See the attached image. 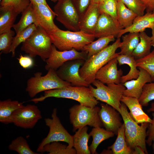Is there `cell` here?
Wrapping results in <instances>:
<instances>
[{
    "label": "cell",
    "instance_id": "1",
    "mask_svg": "<svg viewBox=\"0 0 154 154\" xmlns=\"http://www.w3.org/2000/svg\"><path fill=\"white\" fill-rule=\"evenodd\" d=\"M121 43L120 38H117L112 44L108 45L101 51L87 58L80 69V76L89 84H92L96 80L97 71L119 54L116 52L119 48Z\"/></svg>",
    "mask_w": 154,
    "mask_h": 154
},
{
    "label": "cell",
    "instance_id": "2",
    "mask_svg": "<svg viewBox=\"0 0 154 154\" xmlns=\"http://www.w3.org/2000/svg\"><path fill=\"white\" fill-rule=\"evenodd\" d=\"M50 97L71 99L78 102L81 105L90 107H94L99 103L89 87L72 85L45 91L42 96L32 98L30 101L36 104Z\"/></svg>",
    "mask_w": 154,
    "mask_h": 154
},
{
    "label": "cell",
    "instance_id": "3",
    "mask_svg": "<svg viewBox=\"0 0 154 154\" xmlns=\"http://www.w3.org/2000/svg\"><path fill=\"white\" fill-rule=\"evenodd\" d=\"M120 109L119 113L123 120L125 140L128 146L133 150L136 147L139 146L145 154H148L146 138L149 123H143L139 125L131 116L127 106L122 102Z\"/></svg>",
    "mask_w": 154,
    "mask_h": 154
},
{
    "label": "cell",
    "instance_id": "4",
    "mask_svg": "<svg viewBox=\"0 0 154 154\" xmlns=\"http://www.w3.org/2000/svg\"><path fill=\"white\" fill-rule=\"evenodd\" d=\"M49 34L52 44L60 51L73 49L82 51L86 45L94 41L95 38L94 35L81 31H64L60 29Z\"/></svg>",
    "mask_w": 154,
    "mask_h": 154
},
{
    "label": "cell",
    "instance_id": "5",
    "mask_svg": "<svg viewBox=\"0 0 154 154\" xmlns=\"http://www.w3.org/2000/svg\"><path fill=\"white\" fill-rule=\"evenodd\" d=\"M47 73L42 76L41 72L35 73L27 80L26 91L31 98L42 92L63 88L71 85V84L62 79L56 71L48 70Z\"/></svg>",
    "mask_w": 154,
    "mask_h": 154
},
{
    "label": "cell",
    "instance_id": "6",
    "mask_svg": "<svg viewBox=\"0 0 154 154\" xmlns=\"http://www.w3.org/2000/svg\"><path fill=\"white\" fill-rule=\"evenodd\" d=\"M52 43L49 34L39 26L22 43L21 50L32 58L39 56L45 61L51 52Z\"/></svg>",
    "mask_w": 154,
    "mask_h": 154
},
{
    "label": "cell",
    "instance_id": "7",
    "mask_svg": "<svg viewBox=\"0 0 154 154\" xmlns=\"http://www.w3.org/2000/svg\"><path fill=\"white\" fill-rule=\"evenodd\" d=\"M89 86L92 94L98 100L111 106L119 112L121 105V99L125 88L123 84H111L106 85L99 80H95Z\"/></svg>",
    "mask_w": 154,
    "mask_h": 154
},
{
    "label": "cell",
    "instance_id": "8",
    "mask_svg": "<svg viewBox=\"0 0 154 154\" xmlns=\"http://www.w3.org/2000/svg\"><path fill=\"white\" fill-rule=\"evenodd\" d=\"M100 108L96 106L90 107L80 104L71 107L69 112L73 131L87 125L93 127L103 126L98 114Z\"/></svg>",
    "mask_w": 154,
    "mask_h": 154
},
{
    "label": "cell",
    "instance_id": "9",
    "mask_svg": "<svg viewBox=\"0 0 154 154\" xmlns=\"http://www.w3.org/2000/svg\"><path fill=\"white\" fill-rule=\"evenodd\" d=\"M46 125L49 128L47 136L39 144L37 149L40 153L43 147L46 144L54 142L62 141L66 142L70 148H73V136L70 135L62 124L57 115V110H53L51 118L44 119Z\"/></svg>",
    "mask_w": 154,
    "mask_h": 154
},
{
    "label": "cell",
    "instance_id": "10",
    "mask_svg": "<svg viewBox=\"0 0 154 154\" xmlns=\"http://www.w3.org/2000/svg\"><path fill=\"white\" fill-rule=\"evenodd\" d=\"M56 20L68 30H80L79 15L71 0H59L54 7Z\"/></svg>",
    "mask_w": 154,
    "mask_h": 154
},
{
    "label": "cell",
    "instance_id": "11",
    "mask_svg": "<svg viewBox=\"0 0 154 154\" xmlns=\"http://www.w3.org/2000/svg\"><path fill=\"white\" fill-rule=\"evenodd\" d=\"M87 56L86 52L83 51H79L74 49L64 51L58 50L52 44L51 53L45 61V68L47 71L50 69L56 71L68 61L79 59L86 60Z\"/></svg>",
    "mask_w": 154,
    "mask_h": 154
},
{
    "label": "cell",
    "instance_id": "12",
    "mask_svg": "<svg viewBox=\"0 0 154 154\" xmlns=\"http://www.w3.org/2000/svg\"><path fill=\"white\" fill-rule=\"evenodd\" d=\"M85 60L79 59L68 61L56 71V73L62 79L70 83L72 86L89 87L90 84L80 76L79 73L80 69Z\"/></svg>",
    "mask_w": 154,
    "mask_h": 154
},
{
    "label": "cell",
    "instance_id": "13",
    "mask_svg": "<svg viewBox=\"0 0 154 154\" xmlns=\"http://www.w3.org/2000/svg\"><path fill=\"white\" fill-rule=\"evenodd\" d=\"M42 118L41 112L34 105L23 106L14 113L13 123L17 126L24 129H31Z\"/></svg>",
    "mask_w": 154,
    "mask_h": 154
},
{
    "label": "cell",
    "instance_id": "14",
    "mask_svg": "<svg viewBox=\"0 0 154 154\" xmlns=\"http://www.w3.org/2000/svg\"><path fill=\"white\" fill-rule=\"evenodd\" d=\"M33 5L37 26H40L48 34L59 29L54 22L56 14L48 5L43 4Z\"/></svg>",
    "mask_w": 154,
    "mask_h": 154
},
{
    "label": "cell",
    "instance_id": "15",
    "mask_svg": "<svg viewBox=\"0 0 154 154\" xmlns=\"http://www.w3.org/2000/svg\"><path fill=\"white\" fill-rule=\"evenodd\" d=\"M123 28L117 20L104 13H101L94 33L95 38L113 36L117 37Z\"/></svg>",
    "mask_w": 154,
    "mask_h": 154
},
{
    "label": "cell",
    "instance_id": "16",
    "mask_svg": "<svg viewBox=\"0 0 154 154\" xmlns=\"http://www.w3.org/2000/svg\"><path fill=\"white\" fill-rule=\"evenodd\" d=\"M98 114L103 126L106 130L117 135V131L123 123L120 113L111 106L101 103Z\"/></svg>",
    "mask_w": 154,
    "mask_h": 154
},
{
    "label": "cell",
    "instance_id": "17",
    "mask_svg": "<svg viewBox=\"0 0 154 154\" xmlns=\"http://www.w3.org/2000/svg\"><path fill=\"white\" fill-rule=\"evenodd\" d=\"M118 64L117 57L111 60L97 71L96 80L106 84L121 83L123 71L121 69H118Z\"/></svg>",
    "mask_w": 154,
    "mask_h": 154
},
{
    "label": "cell",
    "instance_id": "18",
    "mask_svg": "<svg viewBox=\"0 0 154 154\" xmlns=\"http://www.w3.org/2000/svg\"><path fill=\"white\" fill-rule=\"evenodd\" d=\"M138 68L140 72L137 78L127 81L122 84L125 88L123 96L139 99L145 85L152 82L150 75L146 71L141 68Z\"/></svg>",
    "mask_w": 154,
    "mask_h": 154
},
{
    "label": "cell",
    "instance_id": "19",
    "mask_svg": "<svg viewBox=\"0 0 154 154\" xmlns=\"http://www.w3.org/2000/svg\"><path fill=\"white\" fill-rule=\"evenodd\" d=\"M100 14L99 5L91 3L80 17L79 22L80 30L87 33L94 35Z\"/></svg>",
    "mask_w": 154,
    "mask_h": 154
},
{
    "label": "cell",
    "instance_id": "20",
    "mask_svg": "<svg viewBox=\"0 0 154 154\" xmlns=\"http://www.w3.org/2000/svg\"><path fill=\"white\" fill-rule=\"evenodd\" d=\"M121 102L128 108L131 116L138 124L152 122V119L143 110L139 99L123 95Z\"/></svg>",
    "mask_w": 154,
    "mask_h": 154
},
{
    "label": "cell",
    "instance_id": "21",
    "mask_svg": "<svg viewBox=\"0 0 154 154\" xmlns=\"http://www.w3.org/2000/svg\"><path fill=\"white\" fill-rule=\"evenodd\" d=\"M154 26V13L146 12L141 16H137L130 27L121 30L117 37L120 38L127 33L144 31L147 28L152 29Z\"/></svg>",
    "mask_w": 154,
    "mask_h": 154
},
{
    "label": "cell",
    "instance_id": "22",
    "mask_svg": "<svg viewBox=\"0 0 154 154\" xmlns=\"http://www.w3.org/2000/svg\"><path fill=\"white\" fill-rule=\"evenodd\" d=\"M23 103L10 99L0 101V121L5 124L13 123V115L17 109L22 107Z\"/></svg>",
    "mask_w": 154,
    "mask_h": 154
},
{
    "label": "cell",
    "instance_id": "23",
    "mask_svg": "<svg viewBox=\"0 0 154 154\" xmlns=\"http://www.w3.org/2000/svg\"><path fill=\"white\" fill-rule=\"evenodd\" d=\"M0 12L1 34L11 30L19 14L13 6L10 5L0 6Z\"/></svg>",
    "mask_w": 154,
    "mask_h": 154
},
{
    "label": "cell",
    "instance_id": "24",
    "mask_svg": "<svg viewBox=\"0 0 154 154\" xmlns=\"http://www.w3.org/2000/svg\"><path fill=\"white\" fill-rule=\"evenodd\" d=\"M119 66L126 64L130 68L128 73L123 75L121 79L120 83L123 84L127 81L137 78L139 76L140 70L137 66L136 59L132 55L119 54L117 56Z\"/></svg>",
    "mask_w": 154,
    "mask_h": 154
},
{
    "label": "cell",
    "instance_id": "25",
    "mask_svg": "<svg viewBox=\"0 0 154 154\" xmlns=\"http://www.w3.org/2000/svg\"><path fill=\"white\" fill-rule=\"evenodd\" d=\"M86 126L77 130L73 135V147L77 154H90L88 143L90 135L87 133Z\"/></svg>",
    "mask_w": 154,
    "mask_h": 154
},
{
    "label": "cell",
    "instance_id": "26",
    "mask_svg": "<svg viewBox=\"0 0 154 154\" xmlns=\"http://www.w3.org/2000/svg\"><path fill=\"white\" fill-rule=\"evenodd\" d=\"M117 137L114 143L108 149L113 154H133V150L128 145L125 135L124 125L123 123L118 129Z\"/></svg>",
    "mask_w": 154,
    "mask_h": 154
},
{
    "label": "cell",
    "instance_id": "27",
    "mask_svg": "<svg viewBox=\"0 0 154 154\" xmlns=\"http://www.w3.org/2000/svg\"><path fill=\"white\" fill-rule=\"evenodd\" d=\"M92 138L91 145L89 147L91 153L97 154L96 149L102 141L113 137L115 133L113 132L106 130L102 127H94L89 133Z\"/></svg>",
    "mask_w": 154,
    "mask_h": 154
},
{
    "label": "cell",
    "instance_id": "28",
    "mask_svg": "<svg viewBox=\"0 0 154 154\" xmlns=\"http://www.w3.org/2000/svg\"><path fill=\"white\" fill-rule=\"evenodd\" d=\"M117 20L123 28H126L132 24L137 15L127 7L121 0H118L117 7Z\"/></svg>",
    "mask_w": 154,
    "mask_h": 154
},
{
    "label": "cell",
    "instance_id": "29",
    "mask_svg": "<svg viewBox=\"0 0 154 154\" xmlns=\"http://www.w3.org/2000/svg\"><path fill=\"white\" fill-rule=\"evenodd\" d=\"M19 21L15 24L13 28L17 34L31 24L37 25V22L33 4L30 5L22 12Z\"/></svg>",
    "mask_w": 154,
    "mask_h": 154
},
{
    "label": "cell",
    "instance_id": "30",
    "mask_svg": "<svg viewBox=\"0 0 154 154\" xmlns=\"http://www.w3.org/2000/svg\"><path fill=\"white\" fill-rule=\"evenodd\" d=\"M122 39L119 54L132 55L140 40L139 33H129L122 35Z\"/></svg>",
    "mask_w": 154,
    "mask_h": 154
},
{
    "label": "cell",
    "instance_id": "31",
    "mask_svg": "<svg viewBox=\"0 0 154 154\" xmlns=\"http://www.w3.org/2000/svg\"><path fill=\"white\" fill-rule=\"evenodd\" d=\"M115 38L113 36L99 38L96 40L86 45L82 51L87 53L88 58L105 48L111 42L115 40Z\"/></svg>",
    "mask_w": 154,
    "mask_h": 154
},
{
    "label": "cell",
    "instance_id": "32",
    "mask_svg": "<svg viewBox=\"0 0 154 154\" xmlns=\"http://www.w3.org/2000/svg\"><path fill=\"white\" fill-rule=\"evenodd\" d=\"M140 40L132 55L136 59L143 57L148 54L151 52V38L145 31L139 33Z\"/></svg>",
    "mask_w": 154,
    "mask_h": 154
},
{
    "label": "cell",
    "instance_id": "33",
    "mask_svg": "<svg viewBox=\"0 0 154 154\" xmlns=\"http://www.w3.org/2000/svg\"><path fill=\"white\" fill-rule=\"evenodd\" d=\"M37 26L35 24H33L16 34L15 36L14 37L10 51L12 53V57L15 56L16 48L21 43L26 40L33 34L36 29Z\"/></svg>",
    "mask_w": 154,
    "mask_h": 154
},
{
    "label": "cell",
    "instance_id": "34",
    "mask_svg": "<svg viewBox=\"0 0 154 154\" xmlns=\"http://www.w3.org/2000/svg\"><path fill=\"white\" fill-rule=\"evenodd\" d=\"M46 152L49 154H75V149L58 142H54L45 145L40 153Z\"/></svg>",
    "mask_w": 154,
    "mask_h": 154
},
{
    "label": "cell",
    "instance_id": "35",
    "mask_svg": "<svg viewBox=\"0 0 154 154\" xmlns=\"http://www.w3.org/2000/svg\"><path fill=\"white\" fill-rule=\"evenodd\" d=\"M8 148L19 154H39L31 149L27 140L22 136L18 137L13 140L9 145Z\"/></svg>",
    "mask_w": 154,
    "mask_h": 154
},
{
    "label": "cell",
    "instance_id": "36",
    "mask_svg": "<svg viewBox=\"0 0 154 154\" xmlns=\"http://www.w3.org/2000/svg\"><path fill=\"white\" fill-rule=\"evenodd\" d=\"M138 68H142L150 75L152 82H154V49L147 55L136 59Z\"/></svg>",
    "mask_w": 154,
    "mask_h": 154
},
{
    "label": "cell",
    "instance_id": "37",
    "mask_svg": "<svg viewBox=\"0 0 154 154\" xmlns=\"http://www.w3.org/2000/svg\"><path fill=\"white\" fill-rule=\"evenodd\" d=\"M139 99L142 106H147L151 101L154 100V82L145 85Z\"/></svg>",
    "mask_w": 154,
    "mask_h": 154
},
{
    "label": "cell",
    "instance_id": "38",
    "mask_svg": "<svg viewBox=\"0 0 154 154\" xmlns=\"http://www.w3.org/2000/svg\"><path fill=\"white\" fill-rule=\"evenodd\" d=\"M15 32L11 30L0 34V51L1 53L7 54L10 50Z\"/></svg>",
    "mask_w": 154,
    "mask_h": 154
},
{
    "label": "cell",
    "instance_id": "39",
    "mask_svg": "<svg viewBox=\"0 0 154 154\" xmlns=\"http://www.w3.org/2000/svg\"><path fill=\"white\" fill-rule=\"evenodd\" d=\"M118 0H104L99 5L101 13L107 14L117 20V7Z\"/></svg>",
    "mask_w": 154,
    "mask_h": 154
},
{
    "label": "cell",
    "instance_id": "40",
    "mask_svg": "<svg viewBox=\"0 0 154 154\" xmlns=\"http://www.w3.org/2000/svg\"><path fill=\"white\" fill-rule=\"evenodd\" d=\"M121 0L127 7L137 16L144 14L145 7L139 0Z\"/></svg>",
    "mask_w": 154,
    "mask_h": 154
},
{
    "label": "cell",
    "instance_id": "41",
    "mask_svg": "<svg viewBox=\"0 0 154 154\" xmlns=\"http://www.w3.org/2000/svg\"><path fill=\"white\" fill-rule=\"evenodd\" d=\"M1 6H13L19 14L22 12L30 5L29 0H2Z\"/></svg>",
    "mask_w": 154,
    "mask_h": 154
},
{
    "label": "cell",
    "instance_id": "42",
    "mask_svg": "<svg viewBox=\"0 0 154 154\" xmlns=\"http://www.w3.org/2000/svg\"><path fill=\"white\" fill-rule=\"evenodd\" d=\"M80 17L91 3L92 0H71Z\"/></svg>",
    "mask_w": 154,
    "mask_h": 154
},
{
    "label": "cell",
    "instance_id": "43",
    "mask_svg": "<svg viewBox=\"0 0 154 154\" xmlns=\"http://www.w3.org/2000/svg\"><path fill=\"white\" fill-rule=\"evenodd\" d=\"M152 122L149 123L147 131L146 143L149 146H152L153 153L154 154V112L152 114Z\"/></svg>",
    "mask_w": 154,
    "mask_h": 154
},
{
    "label": "cell",
    "instance_id": "44",
    "mask_svg": "<svg viewBox=\"0 0 154 154\" xmlns=\"http://www.w3.org/2000/svg\"><path fill=\"white\" fill-rule=\"evenodd\" d=\"M32 58L29 56H23L21 54L17 59L20 65L23 68L27 69L34 65V62Z\"/></svg>",
    "mask_w": 154,
    "mask_h": 154
},
{
    "label": "cell",
    "instance_id": "45",
    "mask_svg": "<svg viewBox=\"0 0 154 154\" xmlns=\"http://www.w3.org/2000/svg\"><path fill=\"white\" fill-rule=\"evenodd\" d=\"M145 6L146 12L154 13V0H139Z\"/></svg>",
    "mask_w": 154,
    "mask_h": 154
},
{
    "label": "cell",
    "instance_id": "46",
    "mask_svg": "<svg viewBox=\"0 0 154 154\" xmlns=\"http://www.w3.org/2000/svg\"><path fill=\"white\" fill-rule=\"evenodd\" d=\"M133 150V154H145L142 149L139 146L136 147Z\"/></svg>",
    "mask_w": 154,
    "mask_h": 154
},
{
    "label": "cell",
    "instance_id": "47",
    "mask_svg": "<svg viewBox=\"0 0 154 154\" xmlns=\"http://www.w3.org/2000/svg\"><path fill=\"white\" fill-rule=\"evenodd\" d=\"M33 4H43L48 5L46 0H29Z\"/></svg>",
    "mask_w": 154,
    "mask_h": 154
},
{
    "label": "cell",
    "instance_id": "48",
    "mask_svg": "<svg viewBox=\"0 0 154 154\" xmlns=\"http://www.w3.org/2000/svg\"><path fill=\"white\" fill-rule=\"evenodd\" d=\"M152 30V36L151 38V44L152 46L154 47V26L151 29Z\"/></svg>",
    "mask_w": 154,
    "mask_h": 154
},
{
    "label": "cell",
    "instance_id": "49",
    "mask_svg": "<svg viewBox=\"0 0 154 154\" xmlns=\"http://www.w3.org/2000/svg\"><path fill=\"white\" fill-rule=\"evenodd\" d=\"M147 111L148 113L154 112V101L151 103L150 107L147 110Z\"/></svg>",
    "mask_w": 154,
    "mask_h": 154
},
{
    "label": "cell",
    "instance_id": "50",
    "mask_svg": "<svg viewBox=\"0 0 154 154\" xmlns=\"http://www.w3.org/2000/svg\"><path fill=\"white\" fill-rule=\"evenodd\" d=\"M104 0H92L91 3H94L100 5L101 4Z\"/></svg>",
    "mask_w": 154,
    "mask_h": 154
},
{
    "label": "cell",
    "instance_id": "51",
    "mask_svg": "<svg viewBox=\"0 0 154 154\" xmlns=\"http://www.w3.org/2000/svg\"><path fill=\"white\" fill-rule=\"evenodd\" d=\"M51 1L53 2H56L58 1L59 0H50Z\"/></svg>",
    "mask_w": 154,
    "mask_h": 154
},
{
    "label": "cell",
    "instance_id": "52",
    "mask_svg": "<svg viewBox=\"0 0 154 154\" xmlns=\"http://www.w3.org/2000/svg\"><path fill=\"white\" fill-rule=\"evenodd\" d=\"M1 0H0V2L1 1Z\"/></svg>",
    "mask_w": 154,
    "mask_h": 154
}]
</instances>
